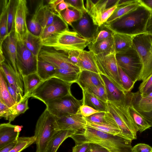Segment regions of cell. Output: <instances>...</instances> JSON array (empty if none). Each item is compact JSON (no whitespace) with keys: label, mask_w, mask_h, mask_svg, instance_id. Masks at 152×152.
<instances>
[{"label":"cell","mask_w":152,"mask_h":152,"mask_svg":"<svg viewBox=\"0 0 152 152\" xmlns=\"http://www.w3.org/2000/svg\"><path fill=\"white\" fill-rule=\"evenodd\" d=\"M91 42L69 29L59 31L41 41L43 47L53 48L68 54L70 51H82Z\"/></svg>","instance_id":"3957f363"},{"label":"cell","mask_w":152,"mask_h":152,"mask_svg":"<svg viewBox=\"0 0 152 152\" xmlns=\"http://www.w3.org/2000/svg\"><path fill=\"white\" fill-rule=\"evenodd\" d=\"M114 33L108 28L104 24L99 26L91 43L107 39L113 36Z\"/></svg>","instance_id":"ee69618b"},{"label":"cell","mask_w":152,"mask_h":152,"mask_svg":"<svg viewBox=\"0 0 152 152\" xmlns=\"http://www.w3.org/2000/svg\"><path fill=\"white\" fill-rule=\"evenodd\" d=\"M132 152H152V147L148 145L140 143L132 147Z\"/></svg>","instance_id":"816d5d0a"},{"label":"cell","mask_w":152,"mask_h":152,"mask_svg":"<svg viewBox=\"0 0 152 152\" xmlns=\"http://www.w3.org/2000/svg\"><path fill=\"white\" fill-rule=\"evenodd\" d=\"M83 101L78 100L71 94L50 102L46 105L48 111L55 117L78 113Z\"/></svg>","instance_id":"8fae6325"},{"label":"cell","mask_w":152,"mask_h":152,"mask_svg":"<svg viewBox=\"0 0 152 152\" xmlns=\"http://www.w3.org/2000/svg\"><path fill=\"white\" fill-rule=\"evenodd\" d=\"M10 108L8 107L0 99V117H3L6 120H8Z\"/></svg>","instance_id":"f5cc1de1"},{"label":"cell","mask_w":152,"mask_h":152,"mask_svg":"<svg viewBox=\"0 0 152 152\" xmlns=\"http://www.w3.org/2000/svg\"><path fill=\"white\" fill-rule=\"evenodd\" d=\"M75 144L92 143L99 145L109 152H132V141L119 135H113L86 126L70 137Z\"/></svg>","instance_id":"6da1fadb"},{"label":"cell","mask_w":152,"mask_h":152,"mask_svg":"<svg viewBox=\"0 0 152 152\" xmlns=\"http://www.w3.org/2000/svg\"><path fill=\"white\" fill-rule=\"evenodd\" d=\"M69 29L68 25L60 15L56 16L53 22L42 30L40 36L41 41L57 32Z\"/></svg>","instance_id":"4316f807"},{"label":"cell","mask_w":152,"mask_h":152,"mask_svg":"<svg viewBox=\"0 0 152 152\" xmlns=\"http://www.w3.org/2000/svg\"><path fill=\"white\" fill-rule=\"evenodd\" d=\"M55 118L58 130H73L78 132L84 129L86 126V121L80 113Z\"/></svg>","instance_id":"e0dca14e"},{"label":"cell","mask_w":152,"mask_h":152,"mask_svg":"<svg viewBox=\"0 0 152 152\" xmlns=\"http://www.w3.org/2000/svg\"><path fill=\"white\" fill-rule=\"evenodd\" d=\"M152 86V73L144 80L142 81L138 88L141 95L145 94L147 90Z\"/></svg>","instance_id":"681fc988"},{"label":"cell","mask_w":152,"mask_h":152,"mask_svg":"<svg viewBox=\"0 0 152 152\" xmlns=\"http://www.w3.org/2000/svg\"><path fill=\"white\" fill-rule=\"evenodd\" d=\"M17 44V41L13 32L4 40L0 46V50H2L6 62L11 66L17 76L23 80L16 65Z\"/></svg>","instance_id":"ac0fdd59"},{"label":"cell","mask_w":152,"mask_h":152,"mask_svg":"<svg viewBox=\"0 0 152 152\" xmlns=\"http://www.w3.org/2000/svg\"><path fill=\"white\" fill-rule=\"evenodd\" d=\"M84 118L86 121L94 123L117 124L112 115L108 112H101Z\"/></svg>","instance_id":"60d3db41"},{"label":"cell","mask_w":152,"mask_h":152,"mask_svg":"<svg viewBox=\"0 0 152 152\" xmlns=\"http://www.w3.org/2000/svg\"><path fill=\"white\" fill-rule=\"evenodd\" d=\"M69 7V4L65 2L64 0H62L57 7V10L59 14L61 16V12L67 8Z\"/></svg>","instance_id":"91938a15"},{"label":"cell","mask_w":152,"mask_h":152,"mask_svg":"<svg viewBox=\"0 0 152 152\" xmlns=\"http://www.w3.org/2000/svg\"><path fill=\"white\" fill-rule=\"evenodd\" d=\"M22 78L24 89V94L23 97L26 98L28 97L34 89L42 80L37 73L23 76Z\"/></svg>","instance_id":"1f68e13d"},{"label":"cell","mask_w":152,"mask_h":152,"mask_svg":"<svg viewBox=\"0 0 152 152\" xmlns=\"http://www.w3.org/2000/svg\"><path fill=\"white\" fill-rule=\"evenodd\" d=\"M5 60V58L2 50H0V64L4 62Z\"/></svg>","instance_id":"e7e4bbea"},{"label":"cell","mask_w":152,"mask_h":152,"mask_svg":"<svg viewBox=\"0 0 152 152\" xmlns=\"http://www.w3.org/2000/svg\"><path fill=\"white\" fill-rule=\"evenodd\" d=\"M71 26L74 31L91 42L99 26L94 24L87 12L83 13L81 18L72 23Z\"/></svg>","instance_id":"2e32d148"},{"label":"cell","mask_w":152,"mask_h":152,"mask_svg":"<svg viewBox=\"0 0 152 152\" xmlns=\"http://www.w3.org/2000/svg\"><path fill=\"white\" fill-rule=\"evenodd\" d=\"M18 140L5 146L0 149V152H9L15 146Z\"/></svg>","instance_id":"680465c9"},{"label":"cell","mask_w":152,"mask_h":152,"mask_svg":"<svg viewBox=\"0 0 152 152\" xmlns=\"http://www.w3.org/2000/svg\"><path fill=\"white\" fill-rule=\"evenodd\" d=\"M81 12L72 7L67 8L61 12L62 19L69 25L78 20L82 17Z\"/></svg>","instance_id":"b9f144b4"},{"label":"cell","mask_w":152,"mask_h":152,"mask_svg":"<svg viewBox=\"0 0 152 152\" xmlns=\"http://www.w3.org/2000/svg\"><path fill=\"white\" fill-rule=\"evenodd\" d=\"M86 126L108 134L120 136L121 130L117 124L96 123L86 121Z\"/></svg>","instance_id":"d6a6232c"},{"label":"cell","mask_w":152,"mask_h":152,"mask_svg":"<svg viewBox=\"0 0 152 152\" xmlns=\"http://www.w3.org/2000/svg\"><path fill=\"white\" fill-rule=\"evenodd\" d=\"M101 112L89 106L82 105L80 107L78 113H80L83 117H86Z\"/></svg>","instance_id":"f907efd6"},{"label":"cell","mask_w":152,"mask_h":152,"mask_svg":"<svg viewBox=\"0 0 152 152\" xmlns=\"http://www.w3.org/2000/svg\"><path fill=\"white\" fill-rule=\"evenodd\" d=\"M57 15H60L56 14L48 4H44V0L41 1L38 12V18L42 30L51 24Z\"/></svg>","instance_id":"484cf974"},{"label":"cell","mask_w":152,"mask_h":152,"mask_svg":"<svg viewBox=\"0 0 152 152\" xmlns=\"http://www.w3.org/2000/svg\"><path fill=\"white\" fill-rule=\"evenodd\" d=\"M55 116L46 108L37 122L34 137L36 152H45L47 145L58 131Z\"/></svg>","instance_id":"5b68a950"},{"label":"cell","mask_w":152,"mask_h":152,"mask_svg":"<svg viewBox=\"0 0 152 152\" xmlns=\"http://www.w3.org/2000/svg\"><path fill=\"white\" fill-rule=\"evenodd\" d=\"M142 4L152 11V0H141Z\"/></svg>","instance_id":"6125c7cd"},{"label":"cell","mask_w":152,"mask_h":152,"mask_svg":"<svg viewBox=\"0 0 152 152\" xmlns=\"http://www.w3.org/2000/svg\"></svg>","instance_id":"003e7915"},{"label":"cell","mask_w":152,"mask_h":152,"mask_svg":"<svg viewBox=\"0 0 152 152\" xmlns=\"http://www.w3.org/2000/svg\"><path fill=\"white\" fill-rule=\"evenodd\" d=\"M21 127L10 122L0 125V149L18 140Z\"/></svg>","instance_id":"ffe728a7"},{"label":"cell","mask_w":152,"mask_h":152,"mask_svg":"<svg viewBox=\"0 0 152 152\" xmlns=\"http://www.w3.org/2000/svg\"><path fill=\"white\" fill-rule=\"evenodd\" d=\"M41 1L39 2L31 18L27 22L28 29L33 35L40 37L42 28L38 18V14L40 5Z\"/></svg>","instance_id":"f35d334b"},{"label":"cell","mask_w":152,"mask_h":152,"mask_svg":"<svg viewBox=\"0 0 152 152\" xmlns=\"http://www.w3.org/2000/svg\"><path fill=\"white\" fill-rule=\"evenodd\" d=\"M35 141L34 136L19 137L16 145L9 152H21L35 142Z\"/></svg>","instance_id":"f6af8a7d"},{"label":"cell","mask_w":152,"mask_h":152,"mask_svg":"<svg viewBox=\"0 0 152 152\" xmlns=\"http://www.w3.org/2000/svg\"><path fill=\"white\" fill-rule=\"evenodd\" d=\"M65 2L68 4L69 7H72L82 13L87 12L86 7H85L83 0H66Z\"/></svg>","instance_id":"c3c4849f"},{"label":"cell","mask_w":152,"mask_h":152,"mask_svg":"<svg viewBox=\"0 0 152 152\" xmlns=\"http://www.w3.org/2000/svg\"><path fill=\"white\" fill-rule=\"evenodd\" d=\"M146 32L152 34V13L147 25Z\"/></svg>","instance_id":"94428289"},{"label":"cell","mask_w":152,"mask_h":152,"mask_svg":"<svg viewBox=\"0 0 152 152\" xmlns=\"http://www.w3.org/2000/svg\"><path fill=\"white\" fill-rule=\"evenodd\" d=\"M80 51L78 50H72L70 51L68 53L69 59L76 65L79 61Z\"/></svg>","instance_id":"6f0895ef"},{"label":"cell","mask_w":152,"mask_h":152,"mask_svg":"<svg viewBox=\"0 0 152 152\" xmlns=\"http://www.w3.org/2000/svg\"><path fill=\"white\" fill-rule=\"evenodd\" d=\"M95 59L99 74L105 76L119 89L126 94L120 82L115 51L95 55Z\"/></svg>","instance_id":"9c48e42d"},{"label":"cell","mask_w":152,"mask_h":152,"mask_svg":"<svg viewBox=\"0 0 152 152\" xmlns=\"http://www.w3.org/2000/svg\"><path fill=\"white\" fill-rule=\"evenodd\" d=\"M90 145V143H82L75 144L72 149V152H86Z\"/></svg>","instance_id":"11a10c76"},{"label":"cell","mask_w":152,"mask_h":152,"mask_svg":"<svg viewBox=\"0 0 152 152\" xmlns=\"http://www.w3.org/2000/svg\"><path fill=\"white\" fill-rule=\"evenodd\" d=\"M76 66L80 71L87 70L99 74L95 61V55L91 51H80L79 61Z\"/></svg>","instance_id":"cb8c5ba5"},{"label":"cell","mask_w":152,"mask_h":152,"mask_svg":"<svg viewBox=\"0 0 152 152\" xmlns=\"http://www.w3.org/2000/svg\"><path fill=\"white\" fill-rule=\"evenodd\" d=\"M152 91V86L147 90L146 93H147L150 92Z\"/></svg>","instance_id":"03108f58"},{"label":"cell","mask_w":152,"mask_h":152,"mask_svg":"<svg viewBox=\"0 0 152 152\" xmlns=\"http://www.w3.org/2000/svg\"><path fill=\"white\" fill-rule=\"evenodd\" d=\"M17 0H9L8 11V33L14 32V22Z\"/></svg>","instance_id":"bcb514c9"},{"label":"cell","mask_w":152,"mask_h":152,"mask_svg":"<svg viewBox=\"0 0 152 152\" xmlns=\"http://www.w3.org/2000/svg\"><path fill=\"white\" fill-rule=\"evenodd\" d=\"M23 42L27 48L38 58L40 52L43 47L40 37L35 36L29 31L25 37Z\"/></svg>","instance_id":"836d02e7"},{"label":"cell","mask_w":152,"mask_h":152,"mask_svg":"<svg viewBox=\"0 0 152 152\" xmlns=\"http://www.w3.org/2000/svg\"><path fill=\"white\" fill-rule=\"evenodd\" d=\"M86 152H109L106 149L95 144L90 143L89 148Z\"/></svg>","instance_id":"9f6ffc18"},{"label":"cell","mask_w":152,"mask_h":152,"mask_svg":"<svg viewBox=\"0 0 152 152\" xmlns=\"http://www.w3.org/2000/svg\"><path fill=\"white\" fill-rule=\"evenodd\" d=\"M119 0H87L86 8L94 24L100 26L107 21L118 6Z\"/></svg>","instance_id":"ba28073f"},{"label":"cell","mask_w":152,"mask_h":152,"mask_svg":"<svg viewBox=\"0 0 152 152\" xmlns=\"http://www.w3.org/2000/svg\"><path fill=\"white\" fill-rule=\"evenodd\" d=\"M56 68L50 64L38 58L37 73L42 81L54 77Z\"/></svg>","instance_id":"e575fe53"},{"label":"cell","mask_w":152,"mask_h":152,"mask_svg":"<svg viewBox=\"0 0 152 152\" xmlns=\"http://www.w3.org/2000/svg\"><path fill=\"white\" fill-rule=\"evenodd\" d=\"M80 72L69 70L56 68L55 74L54 77L72 84L76 83Z\"/></svg>","instance_id":"ab89813d"},{"label":"cell","mask_w":152,"mask_h":152,"mask_svg":"<svg viewBox=\"0 0 152 152\" xmlns=\"http://www.w3.org/2000/svg\"><path fill=\"white\" fill-rule=\"evenodd\" d=\"M27 2L26 0H17L14 22V33L17 41L23 42L29 31L26 21L28 14Z\"/></svg>","instance_id":"5bb4252c"},{"label":"cell","mask_w":152,"mask_h":152,"mask_svg":"<svg viewBox=\"0 0 152 152\" xmlns=\"http://www.w3.org/2000/svg\"><path fill=\"white\" fill-rule=\"evenodd\" d=\"M107 103V112L112 115L121 130L120 136L131 141L136 139L138 130L128 109L109 101Z\"/></svg>","instance_id":"52a82bcc"},{"label":"cell","mask_w":152,"mask_h":152,"mask_svg":"<svg viewBox=\"0 0 152 152\" xmlns=\"http://www.w3.org/2000/svg\"><path fill=\"white\" fill-rule=\"evenodd\" d=\"M86 90L103 101L106 102H107L106 91L104 84L92 86Z\"/></svg>","instance_id":"7dc6e473"},{"label":"cell","mask_w":152,"mask_h":152,"mask_svg":"<svg viewBox=\"0 0 152 152\" xmlns=\"http://www.w3.org/2000/svg\"><path fill=\"white\" fill-rule=\"evenodd\" d=\"M76 83L82 90L92 86L104 84L100 74L87 70L80 72Z\"/></svg>","instance_id":"44dd1931"},{"label":"cell","mask_w":152,"mask_h":152,"mask_svg":"<svg viewBox=\"0 0 152 152\" xmlns=\"http://www.w3.org/2000/svg\"><path fill=\"white\" fill-rule=\"evenodd\" d=\"M141 96L142 97L145 99H152V91L147 93H146L143 95H141Z\"/></svg>","instance_id":"be15d7a7"},{"label":"cell","mask_w":152,"mask_h":152,"mask_svg":"<svg viewBox=\"0 0 152 152\" xmlns=\"http://www.w3.org/2000/svg\"><path fill=\"white\" fill-rule=\"evenodd\" d=\"M142 4L141 0H119L118 6L105 23L108 24Z\"/></svg>","instance_id":"7402d4cb"},{"label":"cell","mask_w":152,"mask_h":152,"mask_svg":"<svg viewBox=\"0 0 152 152\" xmlns=\"http://www.w3.org/2000/svg\"><path fill=\"white\" fill-rule=\"evenodd\" d=\"M100 75L104 81L108 101L120 104H127L126 94L119 89L105 76Z\"/></svg>","instance_id":"603a6c76"},{"label":"cell","mask_w":152,"mask_h":152,"mask_svg":"<svg viewBox=\"0 0 152 152\" xmlns=\"http://www.w3.org/2000/svg\"><path fill=\"white\" fill-rule=\"evenodd\" d=\"M0 65V71L3 73L7 82L17 92L23 96V80L17 76L11 66L6 61Z\"/></svg>","instance_id":"d6986e66"},{"label":"cell","mask_w":152,"mask_h":152,"mask_svg":"<svg viewBox=\"0 0 152 152\" xmlns=\"http://www.w3.org/2000/svg\"><path fill=\"white\" fill-rule=\"evenodd\" d=\"M83 105H86L101 112H107V103L86 90H83Z\"/></svg>","instance_id":"f1b7e54d"},{"label":"cell","mask_w":152,"mask_h":152,"mask_svg":"<svg viewBox=\"0 0 152 152\" xmlns=\"http://www.w3.org/2000/svg\"><path fill=\"white\" fill-rule=\"evenodd\" d=\"M152 13L142 4L134 10L117 18L106 26L114 33L136 36L146 33Z\"/></svg>","instance_id":"7a4b0ae2"},{"label":"cell","mask_w":152,"mask_h":152,"mask_svg":"<svg viewBox=\"0 0 152 152\" xmlns=\"http://www.w3.org/2000/svg\"><path fill=\"white\" fill-rule=\"evenodd\" d=\"M128 105L132 106L140 113L152 126V99L142 97L139 91L130 92L126 94Z\"/></svg>","instance_id":"9a60e30c"},{"label":"cell","mask_w":152,"mask_h":152,"mask_svg":"<svg viewBox=\"0 0 152 152\" xmlns=\"http://www.w3.org/2000/svg\"><path fill=\"white\" fill-rule=\"evenodd\" d=\"M89 51L97 55L115 50L113 36L95 43H91L88 45Z\"/></svg>","instance_id":"f546056e"},{"label":"cell","mask_w":152,"mask_h":152,"mask_svg":"<svg viewBox=\"0 0 152 152\" xmlns=\"http://www.w3.org/2000/svg\"><path fill=\"white\" fill-rule=\"evenodd\" d=\"M128 105L129 112L138 131L142 132L151 127L146 120L133 106Z\"/></svg>","instance_id":"d590c367"},{"label":"cell","mask_w":152,"mask_h":152,"mask_svg":"<svg viewBox=\"0 0 152 152\" xmlns=\"http://www.w3.org/2000/svg\"><path fill=\"white\" fill-rule=\"evenodd\" d=\"M7 88L11 96L16 103L18 102L23 98V96L17 92L7 81Z\"/></svg>","instance_id":"db71d44e"},{"label":"cell","mask_w":152,"mask_h":152,"mask_svg":"<svg viewBox=\"0 0 152 152\" xmlns=\"http://www.w3.org/2000/svg\"><path fill=\"white\" fill-rule=\"evenodd\" d=\"M9 0H2L1 3L0 16V46L6 37L8 33V11Z\"/></svg>","instance_id":"4dcf8cb0"},{"label":"cell","mask_w":152,"mask_h":152,"mask_svg":"<svg viewBox=\"0 0 152 152\" xmlns=\"http://www.w3.org/2000/svg\"><path fill=\"white\" fill-rule=\"evenodd\" d=\"M0 99L9 108L16 102L11 96L7 88L6 79L1 72L0 71Z\"/></svg>","instance_id":"8d00e7d4"},{"label":"cell","mask_w":152,"mask_h":152,"mask_svg":"<svg viewBox=\"0 0 152 152\" xmlns=\"http://www.w3.org/2000/svg\"><path fill=\"white\" fill-rule=\"evenodd\" d=\"M77 131L73 130H59L52 137L47 146L45 152H56L64 141L75 134Z\"/></svg>","instance_id":"d4e9b609"},{"label":"cell","mask_w":152,"mask_h":152,"mask_svg":"<svg viewBox=\"0 0 152 152\" xmlns=\"http://www.w3.org/2000/svg\"><path fill=\"white\" fill-rule=\"evenodd\" d=\"M118 69L121 85L125 93L127 94L131 92L135 83L133 81L130 77L119 66Z\"/></svg>","instance_id":"7bdbcfd3"},{"label":"cell","mask_w":152,"mask_h":152,"mask_svg":"<svg viewBox=\"0 0 152 152\" xmlns=\"http://www.w3.org/2000/svg\"><path fill=\"white\" fill-rule=\"evenodd\" d=\"M72 84L53 77L42 81L28 96L39 99L46 105L50 102L71 94Z\"/></svg>","instance_id":"277c9868"},{"label":"cell","mask_w":152,"mask_h":152,"mask_svg":"<svg viewBox=\"0 0 152 152\" xmlns=\"http://www.w3.org/2000/svg\"><path fill=\"white\" fill-rule=\"evenodd\" d=\"M133 46L142 64L138 81H143L152 73V34L146 32L135 36L133 39Z\"/></svg>","instance_id":"8992f818"},{"label":"cell","mask_w":152,"mask_h":152,"mask_svg":"<svg viewBox=\"0 0 152 152\" xmlns=\"http://www.w3.org/2000/svg\"><path fill=\"white\" fill-rule=\"evenodd\" d=\"M135 36L114 33L113 36L114 48L116 54L126 50L133 46V41Z\"/></svg>","instance_id":"83f0119b"},{"label":"cell","mask_w":152,"mask_h":152,"mask_svg":"<svg viewBox=\"0 0 152 152\" xmlns=\"http://www.w3.org/2000/svg\"><path fill=\"white\" fill-rule=\"evenodd\" d=\"M38 58L27 48L23 42L17 41L16 65L22 77L37 73Z\"/></svg>","instance_id":"4fadbf2b"},{"label":"cell","mask_w":152,"mask_h":152,"mask_svg":"<svg viewBox=\"0 0 152 152\" xmlns=\"http://www.w3.org/2000/svg\"><path fill=\"white\" fill-rule=\"evenodd\" d=\"M38 59L48 62L55 68L69 70L80 72L79 68L69 59L68 54L53 48L42 47L38 56Z\"/></svg>","instance_id":"7c38bea8"},{"label":"cell","mask_w":152,"mask_h":152,"mask_svg":"<svg viewBox=\"0 0 152 152\" xmlns=\"http://www.w3.org/2000/svg\"><path fill=\"white\" fill-rule=\"evenodd\" d=\"M29 97L23 98L18 102L10 108L9 113L8 119L9 122L13 121L20 115L24 113L29 107L28 100Z\"/></svg>","instance_id":"74e56055"},{"label":"cell","mask_w":152,"mask_h":152,"mask_svg":"<svg viewBox=\"0 0 152 152\" xmlns=\"http://www.w3.org/2000/svg\"><path fill=\"white\" fill-rule=\"evenodd\" d=\"M118 64L134 82L138 81L142 64L136 51L132 47L116 54Z\"/></svg>","instance_id":"30bf717a"}]
</instances>
